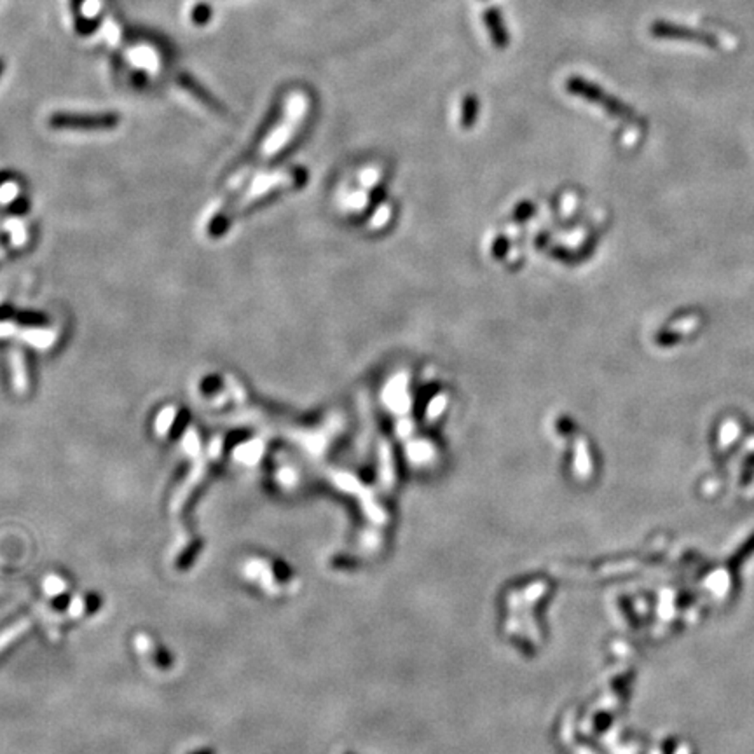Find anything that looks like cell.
<instances>
[{"label": "cell", "instance_id": "6da1fadb", "mask_svg": "<svg viewBox=\"0 0 754 754\" xmlns=\"http://www.w3.org/2000/svg\"><path fill=\"white\" fill-rule=\"evenodd\" d=\"M119 123L116 114H55L49 119L51 128L56 130H112Z\"/></svg>", "mask_w": 754, "mask_h": 754}, {"label": "cell", "instance_id": "7a4b0ae2", "mask_svg": "<svg viewBox=\"0 0 754 754\" xmlns=\"http://www.w3.org/2000/svg\"><path fill=\"white\" fill-rule=\"evenodd\" d=\"M484 23L487 28L489 35H491L492 44L498 49H506L510 44V34L506 30L505 20H503L501 13L496 7H489L484 11Z\"/></svg>", "mask_w": 754, "mask_h": 754}, {"label": "cell", "instance_id": "3957f363", "mask_svg": "<svg viewBox=\"0 0 754 754\" xmlns=\"http://www.w3.org/2000/svg\"><path fill=\"white\" fill-rule=\"evenodd\" d=\"M178 81H180V86H184V88L187 89L189 93H192V95H194L196 98L201 100V102L205 103V105L212 107V109H217V110H222L220 103L215 102V100H213V96L208 95V91H206V89L203 88V86H199V82H196L191 76H187V74H182V76L178 77Z\"/></svg>", "mask_w": 754, "mask_h": 754}, {"label": "cell", "instance_id": "277c9868", "mask_svg": "<svg viewBox=\"0 0 754 754\" xmlns=\"http://www.w3.org/2000/svg\"><path fill=\"white\" fill-rule=\"evenodd\" d=\"M463 123L466 124H471L475 119H477V112H478V102H477V96L473 95H468L466 98H464L463 102Z\"/></svg>", "mask_w": 754, "mask_h": 754}, {"label": "cell", "instance_id": "5b68a950", "mask_svg": "<svg viewBox=\"0 0 754 754\" xmlns=\"http://www.w3.org/2000/svg\"><path fill=\"white\" fill-rule=\"evenodd\" d=\"M192 21L196 25H206L212 20V7L208 4H198V6L192 9Z\"/></svg>", "mask_w": 754, "mask_h": 754}, {"label": "cell", "instance_id": "8992f818", "mask_svg": "<svg viewBox=\"0 0 754 754\" xmlns=\"http://www.w3.org/2000/svg\"><path fill=\"white\" fill-rule=\"evenodd\" d=\"M82 2H84V0H70V6H72L74 13L76 14H79V7L82 6Z\"/></svg>", "mask_w": 754, "mask_h": 754}, {"label": "cell", "instance_id": "52a82bcc", "mask_svg": "<svg viewBox=\"0 0 754 754\" xmlns=\"http://www.w3.org/2000/svg\"><path fill=\"white\" fill-rule=\"evenodd\" d=\"M189 754H215V751H212V749H198V751H192Z\"/></svg>", "mask_w": 754, "mask_h": 754}, {"label": "cell", "instance_id": "ba28073f", "mask_svg": "<svg viewBox=\"0 0 754 754\" xmlns=\"http://www.w3.org/2000/svg\"><path fill=\"white\" fill-rule=\"evenodd\" d=\"M2 74H4V60L0 58V76H2Z\"/></svg>", "mask_w": 754, "mask_h": 754}]
</instances>
